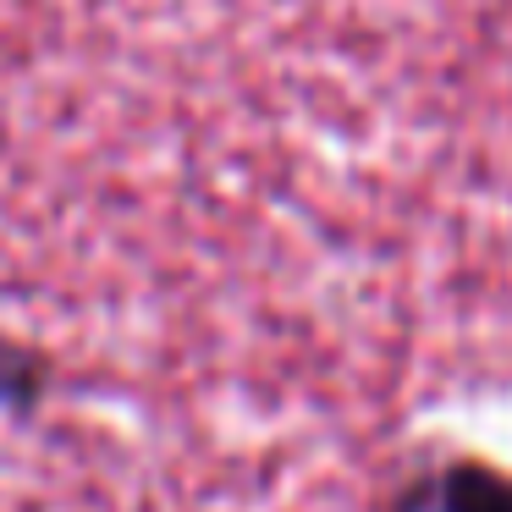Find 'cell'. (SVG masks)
<instances>
[{
	"label": "cell",
	"instance_id": "1",
	"mask_svg": "<svg viewBox=\"0 0 512 512\" xmlns=\"http://www.w3.org/2000/svg\"><path fill=\"white\" fill-rule=\"evenodd\" d=\"M430 512H512V479L479 463H457L430 485Z\"/></svg>",
	"mask_w": 512,
	"mask_h": 512
},
{
	"label": "cell",
	"instance_id": "2",
	"mask_svg": "<svg viewBox=\"0 0 512 512\" xmlns=\"http://www.w3.org/2000/svg\"><path fill=\"white\" fill-rule=\"evenodd\" d=\"M34 391V364L12 347H0V402H23Z\"/></svg>",
	"mask_w": 512,
	"mask_h": 512
}]
</instances>
